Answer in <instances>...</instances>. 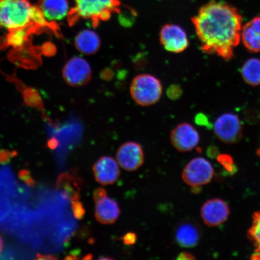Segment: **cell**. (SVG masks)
<instances>
[{
  "label": "cell",
  "instance_id": "1",
  "mask_svg": "<svg viewBox=\"0 0 260 260\" xmlns=\"http://www.w3.org/2000/svg\"><path fill=\"white\" fill-rule=\"evenodd\" d=\"M205 53L232 60L241 40L242 16L228 3L210 1L191 19Z\"/></svg>",
  "mask_w": 260,
  "mask_h": 260
},
{
  "label": "cell",
  "instance_id": "2",
  "mask_svg": "<svg viewBox=\"0 0 260 260\" xmlns=\"http://www.w3.org/2000/svg\"><path fill=\"white\" fill-rule=\"evenodd\" d=\"M51 24L30 0H0V27L12 31L50 27Z\"/></svg>",
  "mask_w": 260,
  "mask_h": 260
},
{
  "label": "cell",
  "instance_id": "3",
  "mask_svg": "<svg viewBox=\"0 0 260 260\" xmlns=\"http://www.w3.org/2000/svg\"><path fill=\"white\" fill-rule=\"evenodd\" d=\"M121 4L120 0H75V6L68 15V21L73 25L81 19H87L96 28L113 14L121 12Z\"/></svg>",
  "mask_w": 260,
  "mask_h": 260
},
{
  "label": "cell",
  "instance_id": "4",
  "mask_svg": "<svg viewBox=\"0 0 260 260\" xmlns=\"http://www.w3.org/2000/svg\"><path fill=\"white\" fill-rule=\"evenodd\" d=\"M160 81L149 74H141L133 79L130 93L136 103L142 106L154 105L162 94Z\"/></svg>",
  "mask_w": 260,
  "mask_h": 260
},
{
  "label": "cell",
  "instance_id": "5",
  "mask_svg": "<svg viewBox=\"0 0 260 260\" xmlns=\"http://www.w3.org/2000/svg\"><path fill=\"white\" fill-rule=\"evenodd\" d=\"M213 129L216 137L226 144H235L242 138V122L239 117L233 113H225L219 116L214 123Z\"/></svg>",
  "mask_w": 260,
  "mask_h": 260
},
{
  "label": "cell",
  "instance_id": "6",
  "mask_svg": "<svg viewBox=\"0 0 260 260\" xmlns=\"http://www.w3.org/2000/svg\"><path fill=\"white\" fill-rule=\"evenodd\" d=\"M213 175L214 170L210 162L206 158L197 157L184 168L182 178L189 186L198 187L210 183Z\"/></svg>",
  "mask_w": 260,
  "mask_h": 260
},
{
  "label": "cell",
  "instance_id": "7",
  "mask_svg": "<svg viewBox=\"0 0 260 260\" xmlns=\"http://www.w3.org/2000/svg\"><path fill=\"white\" fill-rule=\"evenodd\" d=\"M63 76L64 80L70 85L81 86L90 80L92 70L89 63L84 58L73 57L64 65Z\"/></svg>",
  "mask_w": 260,
  "mask_h": 260
},
{
  "label": "cell",
  "instance_id": "8",
  "mask_svg": "<svg viewBox=\"0 0 260 260\" xmlns=\"http://www.w3.org/2000/svg\"><path fill=\"white\" fill-rule=\"evenodd\" d=\"M160 41L165 50L174 53H182L189 44L184 29L172 24L162 26L160 32Z\"/></svg>",
  "mask_w": 260,
  "mask_h": 260
},
{
  "label": "cell",
  "instance_id": "9",
  "mask_svg": "<svg viewBox=\"0 0 260 260\" xmlns=\"http://www.w3.org/2000/svg\"><path fill=\"white\" fill-rule=\"evenodd\" d=\"M116 159L123 170L134 171L144 164V151L138 143L126 142L119 148L116 153Z\"/></svg>",
  "mask_w": 260,
  "mask_h": 260
},
{
  "label": "cell",
  "instance_id": "10",
  "mask_svg": "<svg viewBox=\"0 0 260 260\" xmlns=\"http://www.w3.org/2000/svg\"><path fill=\"white\" fill-rule=\"evenodd\" d=\"M200 139L197 130L188 123L178 125L171 134L172 145L180 152L192 150L199 144Z\"/></svg>",
  "mask_w": 260,
  "mask_h": 260
},
{
  "label": "cell",
  "instance_id": "11",
  "mask_svg": "<svg viewBox=\"0 0 260 260\" xmlns=\"http://www.w3.org/2000/svg\"><path fill=\"white\" fill-rule=\"evenodd\" d=\"M201 217L207 225L217 226L225 222L230 214L229 206L220 199L208 201L201 209Z\"/></svg>",
  "mask_w": 260,
  "mask_h": 260
},
{
  "label": "cell",
  "instance_id": "12",
  "mask_svg": "<svg viewBox=\"0 0 260 260\" xmlns=\"http://www.w3.org/2000/svg\"><path fill=\"white\" fill-rule=\"evenodd\" d=\"M93 172L95 180L104 186L115 183L120 175L118 162L108 156H103L94 164Z\"/></svg>",
  "mask_w": 260,
  "mask_h": 260
},
{
  "label": "cell",
  "instance_id": "13",
  "mask_svg": "<svg viewBox=\"0 0 260 260\" xmlns=\"http://www.w3.org/2000/svg\"><path fill=\"white\" fill-rule=\"evenodd\" d=\"M174 235L178 245L183 248H193L200 242L201 230L196 223L184 221L175 228Z\"/></svg>",
  "mask_w": 260,
  "mask_h": 260
},
{
  "label": "cell",
  "instance_id": "14",
  "mask_svg": "<svg viewBox=\"0 0 260 260\" xmlns=\"http://www.w3.org/2000/svg\"><path fill=\"white\" fill-rule=\"evenodd\" d=\"M37 6L45 19L51 24L62 20L70 11L68 0H38Z\"/></svg>",
  "mask_w": 260,
  "mask_h": 260
},
{
  "label": "cell",
  "instance_id": "15",
  "mask_svg": "<svg viewBox=\"0 0 260 260\" xmlns=\"http://www.w3.org/2000/svg\"><path fill=\"white\" fill-rule=\"evenodd\" d=\"M95 203V217L98 222L109 225L118 219L121 210L116 201L106 197Z\"/></svg>",
  "mask_w": 260,
  "mask_h": 260
},
{
  "label": "cell",
  "instance_id": "16",
  "mask_svg": "<svg viewBox=\"0 0 260 260\" xmlns=\"http://www.w3.org/2000/svg\"><path fill=\"white\" fill-rule=\"evenodd\" d=\"M75 45L81 53L87 55L93 54L100 50L101 40L95 31L84 30L77 35L75 39Z\"/></svg>",
  "mask_w": 260,
  "mask_h": 260
},
{
  "label": "cell",
  "instance_id": "17",
  "mask_svg": "<svg viewBox=\"0 0 260 260\" xmlns=\"http://www.w3.org/2000/svg\"><path fill=\"white\" fill-rule=\"evenodd\" d=\"M242 79L248 85H260V58L253 57L245 61L241 68Z\"/></svg>",
  "mask_w": 260,
  "mask_h": 260
},
{
  "label": "cell",
  "instance_id": "18",
  "mask_svg": "<svg viewBox=\"0 0 260 260\" xmlns=\"http://www.w3.org/2000/svg\"><path fill=\"white\" fill-rule=\"evenodd\" d=\"M241 40L244 46L252 53L260 51V32L256 31L248 22L242 27Z\"/></svg>",
  "mask_w": 260,
  "mask_h": 260
},
{
  "label": "cell",
  "instance_id": "19",
  "mask_svg": "<svg viewBox=\"0 0 260 260\" xmlns=\"http://www.w3.org/2000/svg\"><path fill=\"white\" fill-rule=\"evenodd\" d=\"M31 28H20L10 31L8 37V43L14 47H21L28 38L29 30Z\"/></svg>",
  "mask_w": 260,
  "mask_h": 260
},
{
  "label": "cell",
  "instance_id": "20",
  "mask_svg": "<svg viewBox=\"0 0 260 260\" xmlns=\"http://www.w3.org/2000/svg\"><path fill=\"white\" fill-rule=\"evenodd\" d=\"M249 236L254 244L256 251L260 252V211L253 216V222L249 231Z\"/></svg>",
  "mask_w": 260,
  "mask_h": 260
},
{
  "label": "cell",
  "instance_id": "21",
  "mask_svg": "<svg viewBox=\"0 0 260 260\" xmlns=\"http://www.w3.org/2000/svg\"><path fill=\"white\" fill-rule=\"evenodd\" d=\"M72 209L74 215L78 219L83 218L85 214V209L83 206L82 203L79 200L73 201Z\"/></svg>",
  "mask_w": 260,
  "mask_h": 260
},
{
  "label": "cell",
  "instance_id": "22",
  "mask_svg": "<svg viewBox=\"0 0 260 260\" xmlns=\"http://www.w3.org/2000/svg\"><path fill=\"white\" fill-rule=\"evenodd\" d=\"M182 90L180 86L173 85L168 89L167 94L168 97L172 100H177L182 95Z\"/></svg>",
  "mask_w": 260,
  "mask_h": 260
},
{
  "label": "cell",
  "instance_id": "23",
  "mask_svg": "<svg viewBox=\"0 0 260 260\" xmlns=\"http://www.w3.org/2000/svg\"><path fill=\"white\" fill-rule=\"evenodd\" d=\"M122 242L126 246L134 245L137 240V236L135 233L130 232L126 233L125 236H123L122 238Z\"/></svg>",
  "mask_w": 260,
  "mask_h": 260
},
{
  "label": "cell",
  "instance_id": "24",
  "mask_svg": "<svg viewBox=\"0 0 260 260\" xmlns=\"http://www.w3.org/2000/svg\"><path fill=\"white\" fill-rule=\"evenodd\" d=\"M107 197V192L105 189H104L103 188H97L94 191L93 193V200L95 201V202H97V201H100V200L103 199V198Z\"/></svg>",
  "mask_w": 260,
  "mask_h": 260
},
{
  "label": "cell",
  "instance_id": "25",
  "mask_svg": "<svg viewBox=\"0 0 260 260\" xmlns=\"http://www.w3.org/2000/svg\"><path fill=\"white\" fill-rule=\"evenodd\" d=\"M196 122L197 124L207 125H208V119L207 117L203 115V114H199L196 117Z\"/></svg>",
  "mask_w": 260,
  "mask_h": 260
},
{
  "label": "cell",
  "instance_id": "26",
  "mask_svg": "<svg viewBox=\"0 0 260 260\" xmlns=\"http://www.w3.org/2000/svg\"><path fill=\"white\" fill-rule=\"evenodd\" d=\"M193 256L188 253H182L178 256V259H192Z\"/></svg>",
  "mask_w": 260,
  "mask_h": 260
},
{
  "label": "cell",
  "instance_id": "27",
  "mask_svg": "<svg viewBox=\"0 0 260 260\" xmlns=\"http://www.w3.org/2000/svg\"><path fill=\"white\" fill-rule=\"evenodd\" d=\"M38 259H56L57 258L53 256L38 255Z\"/></svg>",
  "mask_w": 260,
  "mask_h": 260
},
{
  "label": "cell",
  "instance_id": "28",
  "mask_svg": "<svg viewBox=\"0 0 260 260\" xmlns=\"http://www.w3.org/2000/svg\"><path fill=\"white\" fill-rule=\"evenodd\" d=\"M3 246H4V243H3V240L1 236H0V254H1L3 251Z\"/></svg>",
  "mask_w": 260,
  "mask_h": 260
},
{
  "label": "cell",
  "instance_id": "29",
  "mask_svg": "<svg viewBox=\"0 0 260 260\" xmlns=\"http://www.w3.org/2000/svg\"><path fill=\"white\" fill-rule=\"evenodd\" d=\"M92 255H87V256H85V257H84L83 259H91L92 258Z\"/></svg>",
  "mask_w": 260,
  "mask_h": 260
}]
</instances>
